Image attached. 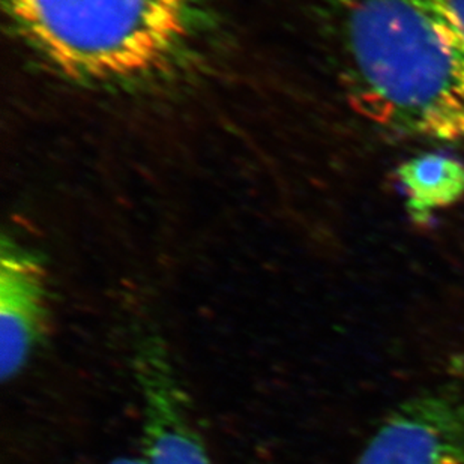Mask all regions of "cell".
Masks as SVG:
<instances>
[{"label":"cell","mask_w":464,"mask_h":464,"mask_svg":"<svg viewBox=\"0 0 464 464\" xmlns=\"http://www.w3.org/2000/svg\"><path fill=\"white\" fill-rule=\"evenodd\" d=\"M356 110L406 136L464 145V57L425 0H333Z\"/></svg>","instance_id":"1"},{"label":"cell","mask_w":464,"mask_h":464,"mask_svg":"<svg viewBox=\"0 0 464 464\" xmlns=\"http://www.w3.org/2000/svg\"><path fill=\"white\" fill-rule=\"evenodd\" d=\"M18 34L74 79L118 82L157 70L188 32L189 0H5Z\"/></svg>","instance_id":"2"},{"label":"cell","mask_w":464,"mask_h":464,"mask_svg":"<svg viewBox=\"0 0 464 464\" xmlns=\"http://www.w3.org/2000/svg\"><path fill=\"white\" fill-rule=\"evenodd\" d=\"M358 464H464V376L400 404L370 439Z\"/></svg>","instance_id":"3"},{"label":"cell","mask_w":464,"mask_h":464,"mask_svg":"<svg viewBox=\"0 0 464 464\" xmlns=\"http://www.w3.org/2000/svg\"><path fill=\"white\" fill-rule=\"evenodd\" d=\"M132 368L143 400V443L150 464H214L198 433L188 395L160 335L137 343Z\"/></svg>","instance_id":"4"},{"label":"cell","mask_w":464,"mask_h":464,"mask_svg":"<svg viewBox=\"0 0 464 464\" xmlns=\"http://www.w3.org/2000/svg\"><path fill=\"white\" fill-rule=\"evenodd\" d=\"M50 301L47 274L40 258L11 241L0 257V376L22 374L47 337Z\"/></svg>","instance_id":"5"},{"label":"cell","mask_w":464,"mask_h":464,"mask_svg":"<svg viewBox=\"0 0 464 464\" xmlns=\"http://www.w3.org/2000/svg\"><path fill=\"white\" fill-rule=\"evenodd\" d=\"M399 179L411 215L422 221L463 198L464 164L447 155H420L400 167Z\"/></svg>","instance_id":"6"},{"label":"cell","mask_w":464,"mask_h":464,"mask_svg":"<svg viewBox=\"0 0 464 464\" xmlns=\"http://www.w3.org/2000/svg\"><path fill=\"white\" fill-rule=\"evenodd\" d=\"M445 23L457 49L464 57V0H425Z\"/></svg>","instance_id":"7"},{"label":"cell","mask_w":464,"mask_h":464,"mask_svg":"<svg viewBox=\"0 0 464 464\" xmlns=\"http://www.w3.org/2000/svg\"><path fill=\"white\" fill-rule=\"evenodd\" d=\"M107 464H150L145 457H118Z\"/></svg>","instance_id":"8"}]
</instances>
